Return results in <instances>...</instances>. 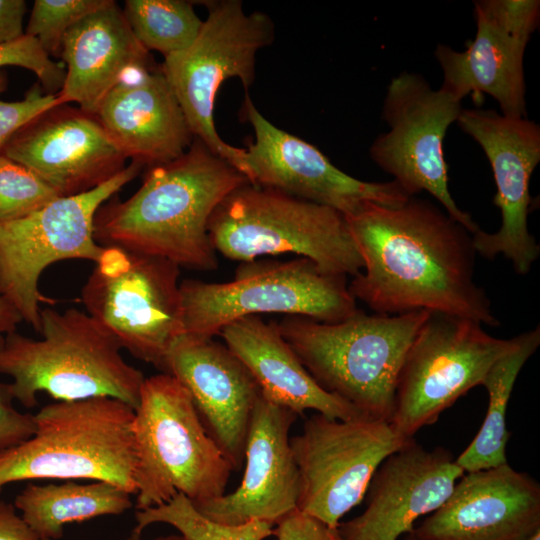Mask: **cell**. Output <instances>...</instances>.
I'll use <instances>...</instances> for the list:
<instances>
[{"label": "cell", "instance_id": "obj_38", "mask_svg": "<svg viewBox=\"0 0 540 540\" xmlns=\"http://www.w3.org/2000/svg\"><path fill=\"white\" fill-rule=\"evenodd\" d=\"M22 318L14 307L0 296V349L2 348L7 334L16 331L17 325Z\"/></svg>", "mask_w": 540, "mask_h": 540}, {"label": "cell", "instance_id": "obj_25", "mask_svg": "<svg viewBox=\"0 0 540 540\" xmlns=\"http://www.w3.org/2000/svg\"><path fill=\"white\" fill-rule=\"evenodd\" d=\"M219 335L250 371L261 395L270 402L297 415L315 410L338 420L367 416L313 379L276 322L266 323L259 316H246L224 326Z\"/></svg>", "mask_w": 540, "mask_h": 540}, {"label": "cell", "instance_id": "obj_12", "mask_svg": "<svg viewBox=\"0 0 540 540\" xmlns=\"http://www.w3.org/2000/svg\"><path fill=\"white\" fill-rule=\"evenodd\" d=\"M488 334L471 319L430 312L402 364L391 425L404 439L434 424L440 414L482 382L491 366L517 343Z\"/></svg>", "mask_w": 540, "mask_h": 540}, {"label": "cell", "instance_id": "obj_39", "mask_svg": "<svg viewBox=\"0 0 540 540\" xmlns=\"http://www.w3.org/2000/svg\"><path fill=\"white\" fill-rule=\"evenodd\" d=\"M127 540H141V538L138 539V538H133L129 536ZM151 540H187V539L180 533H177V534L161 535Z\"/></svg>", "mask_w": 540, "mask_h": 540}, {"label": "cell", "instance_id": "obj_14", "mask_svg": "<svg viewBox=\"0 0 540 540\" xmlns=\"http://www.w3.org/2000/svg\"><path fill=\"white\" fill-rule=\"evenodd\" d=\"M461 110V101L448 92L433 89L419 74L402 72L392 78L383 101L389 130L374 140L369 153L409 196L428 192L473 234L480 228L449 191L443 153L446 132Z\"/></svg>", "mask_w": 540, "mask_h": 540}, {"label": "cell", "instance_id": "obj_28", "mask_svg": "<svg viewBox=\"0 0 540 540\" xmlns=\"http://www.w3.org/2000/svg\"><path fill=\"white\" fill-rule=\"evenodd\" d=\"M123 13L141 45L164 57L187 49L203 25L184 0H126Z\"/></svg>", "mask_w": 540, "mask_h": 540}, {"label": "cell", "instance_id": "obj_18", "mask_svg": "<svg viewBox=\"0 0 540 540\" xmlns=\"http://www.w3.org/2000/svg\"><path fill=\"white\" fill-rule=\"evenodd\" d=\"M39 176L60 197L88 192L112 179L127 159L96 115L53 106L17 130L0 149Z\"/></svg>", "mask_w": 540, "mask_h": 540}, {"label": "cell", "instance_id": "obj_11", "mask_svg": "<svg viewBox=\"0 0 540 540\" xmlns=\"http://www.w3.org/2000/svg\"><path fill=\"white\" fill-rule=\"evenodd\" d=\"M180 267L107 247L81 290L86 312L134 357L162 369L184 335Z\"/></svg>", "mask_w": 540, "mask_h": 540}, {"label": "cell", "instance_id": "obj_32", "mask_svg": "<svg viewBox=\"0 0 540 540\" xmlns=\"http://www.w3.org/2000/svg\"><path fill=\"white\" fill-rule=\"evenodd\" d=\"M5 66H19L32 71L43 91L51 95L60 91L66 74L64 65L53 61L40 43L26 34L0 45V69Z\"/></svg>", "mask_w": 540, "mask_h": 540}, {"label": "cell", "instance_id": "obj_9", "mask_svg": "<svg viewBox=\"0 0 540 540\" xmlns=\"http://www.w3.org/2000/svg\"><path fill=\"white\" fill-rule=\"evenodd\" d=\"M205 5L208 16L195 41L187 49L164 57L160 69L194 138L245 176V149L224 142L215 128V99L229 78H238L245 91L252 85L257 52L272 43L274 25L263 12L246 14L239 0Z\"/></svg>", "mask_w": 540, "mask_h": 540}, {"label": "cell", "instance_id": "obj_19", "mask_svg": "<svg viewBox=\"0 0 540 540\" xmlns=\"http://www.w3.org/2000/svg\"><path fill=\"white\" fill-rule=\"evenodd\" d=\"M540 530V485L508 463L465 473L415 540H527Z\"/></svg>", "mask_w": 540, "mask_h": 540}, {"label": "cell", "instance_id": "obj_10", "mask_svg": "<svg viewBox=\"0 0 540 540\" xmlns=\"http://www.w3.org/2000/svg\"><path fill=\"white\" fill-rule=\"evenodd\" d=\"M142 168L131 162L112 179L88 192L58 197L27 216L0 223V296L37 333L41 304L54 303L39 290L42 273L63 260H101L107 247L94 238L95 214Z\"/></svg>", "mask_w": 540, "mask_h": 540}, {"label": "cell", "instance_id": "obj_42", "mask_svg": "<svg viewBox=\"0 0 540 540\" xmlns=\"http://www.w3.org/2000/svg\"><path fill=\"white\" fill-rule=\"evenodd\" d=\"M404 540H415L410 534H408Z\"/></svg>", "mask_w": 540, "mask_h": 540}, {"label": "cell", "instance_id": "obj_7", "mask_svg": "<svg viewBox=\"0 0 540 540\" xmlns=\"http://www.w3.org/2000/svg\"><path fill=\"white\" fill-rule=\"evenodd\" d=\"M208 234L216 252L241 263L292 253L312 260L324 271L346 277L363 268L342 213L249 182L216 207Z\"/></svg>", "mask_w": 540, "mask_h": 540}, {"label": "cell", "instance_id": "obj_36", "mask_svg": "<svg viewBox=\"0 0 540 540\" xmlns=\"http://www.w3.org/2000/svg\"><path fill=\"white\" fill-rule=\"evenodd\" d=\"M25 13L24 0H0V45L25 35L23 29Z\"/></svg>", "mask_w": 540, "mask_h": 540}, {"label": "cell", "instance_id": "obj_17", "mask_svg": "<svg viewBox=\"0 0 540 540\" xmlns=\"http://www.w3.org/2000/svg\"><path fill=\"white\" fill-rule=\"evenodd\" d=\"M241 111L255 135L245 149L250 184L328 206L344 216L368 203L395 207L411 197L393 180L367 182L338 169L317 147L268 121L248 94Z\"/></svg>", "mask_w": 540, "mask_h": 540}, {"label": "cell", "instance_id": "obj_33", "mask_svg": "<svg viewBox=\"0 0 540 540\" xmlns=\"http://www.w3.org/2000/svg\"><path fill=\"white\" fill-rule=\"evenodd\" d=\"M7 85V74L0 69V94ZM56 105H59L56 95L45 93L39 83L34 84L22 100L7 102L0 98V149L27 122Z\"/></svg>", "mask_w": 540, "mask_h": 540}, {"label": "cell", "instance_id": "obj_34", "mask_svg": "<svg viewBox=\"0 0 540 540\" xmlns=\"http://www.w3.org/2000/svg\"><path fill=\"white\" fill-rule=\"evenodd\" d=\"M10 384L0 382V453L29 439L35 431L34 414L14 407Z\"/></svg>", "mask_w": 540, "mask_h": 540}, {"label": "cell", "instance_id": "obj_40", "mask_svg": "<svg viewBox=\"0 0 540 540\" xmlns=\"http://www.w3.org/2000/svg\"><path fill=\"white\" fill-rule=\"evenodd\" d=\"M328 540H344L338 532V529H330Z\"/></svg>", "mask_w": 540, "mask_h": 540}, {"label": "cell", "instance_id": "obj_2", "mask_svg": "<svg viewBox=\"0 0 540 540\" xmlns=\"http://www.w3.org/2000/svg\"><path fill=\"white\" fill-rule=\"evenodd\" d=\"M247 179L200 139L166 164L151 167L128 199L115 196L94 217V238L104 247L166 259L179 267L218 266L209 220L220 202Z\"/></svg>", "mask_w": 540, "mask_h": 540}, {"label": "cell", "instance_id": "obj_6", "mask_svg": "<svg viewBox=\"0 0 540 540\" xmlns=\"http://www.w3.org/2000/svg\"><path fill=\"white\" fill-rule=\"evenodd\" d=\"M133 433L136 510L162 505L177 494L194 505L225 494L233 466L187 389L172 375L163 372L144 379Z\"/></svg>", "mask_w": 540, "mask_h": 540}, {"label": "cell", "instance_id": "obj_23", "mask_svg": "<svg viewBox=\"0 0 540 540\" xmlns=\"http://www.w3.org/2000/svg\"><path fill=\"white\" fill-rule=\"evenodd\" d=\"M96 116L124 157L142 167L177 159L194 139L169 83L153 66L131 69Z\"/></svg>", "mask_w": 540, "mask_h": 540}, {"label": "cell", "instance_id": "obj_31", "mask_svg": "<svg viewBox=\"0 0 540 540\" xmlns=\"http://www.w3.org/2000/svg\"><path fill=\"white\" fill-rule=\"evenodd\" d=\"M58 197L30 169L0 155V223L27 216Z\"/></svg>", "mask_w": 540, "mask_h": 540}, {"label": "cell", "instance_id": "obj_8", "mask_svg": "<svg viewBox=\"0 0 540 540\" xmlns=\"http://www.w3.org/2000/svg\"><path fill=\"white\" fill-rule=\"evenodd\" d=\"M180 292L184 334L199 338H213L246 316L280 313L335 323L358 310L347 277L305 257L242 262L229 282L186 279Z\"/></svg>", "mask_w": 540, "mask_h": 540}, {"label": "cell", "instance_id": "obj_35", "mask_svg": "<svg viewBox=\"0 0 540 540\" xmlns=\"http://www.w3.org/2000/svg\"><path fill=\"white\" fill-rule=\"evenodd\" d=\"M277 540H328L329 528L299 510H294L275 524Z\"/></svg>", "mask_w": 540, "mask_h": 540}, {"label": "cell", "instance_id": "obj_24", "mask_svg": "<svg viewBox=\"0 0 540 540\" xmlns=\"http://www.w3.org/2000/svg\"><path fill=\"white\" fill-rule=\"evenodd\" d=\"M66 74L58 104L75 102L96 115L117 83L133 68L153 66V59L132 32L123 10L110 0L70 28L61 56Z\"/></svg>", "mask_w": 540, "mask_h": 540}, {"label": "cell", "instance_id": "obj_5", "mask_svg": "<svg viewBox=\"0 0 540 540\" xmlns=\"http://www.w3.org/2000/svg\"><path fill=\"white\" fill-rule=\"evenodd\" d=\"M135 410L110 397L56 401L34 414V434L0 453V494L11 483L111 482L137 492Z\"/></svg>", "mask_w": 540, "mask_h": 540}, {"label": "cell", "instance_id": "obj_27", "mask_svg": "<svg viewBox=\"0 0 540 540\" xmlns=\"http://www.w3.org/2000/svg\"><path fill=\"white\" fill-rule=\"evenodd\" d=\"M516 345L500 357L487 372L482 386L488 393V409L479 432L455 459L465 472H475L508 463L506 410L516 379L540 345V327L517 335Z\"/></svg>", "mask_w": 540, "mask_h": 540}, {"label": "cell", "instance_id": "obj_29", "mask_svg": "<svg viewBox=\"0 0 540 540\" xmlns=\"http://www.w3.org/2000/svg\"><path fill=\"white\" fill-rule=\"evenodd\" d=\"M136 526L131 537L141 538L145 528L163 523L174 527L187 540H265L273 535L274 525L266 521H250L226 525L201 514L184 495L177 494L167 503L136 510Z\"/></svg>", "mask_w": 540, "mask_h": 540}, {"label": "cell", "instance_id": "obj_3", "mask_svg": "<svg viewBox=\"0 0 540 540\" xmlns=\"http://www.w3.org/2000/svg\"><path fill=\"white\" fill-rule=\"evenodd\" d=\"M38 333L33 339L13 331L0 349V373L12 378L14 400L31 409L39 393L56 401L110 397L136 409L143 373L86 311L42 308Z\"/></svg>", "mask_w": 540, "mask_h": 540}, {"label": "cell", "instance_id": "obj_15", "mask_svg": "<svg viewBox=\"0 0 540 540\" xmlns=\"http://www.w3.org/2000/svg\"><path fill=\"white\" fill-rule=\"evenodd\" d=\"M484 151L496 184L494 204L501 213L498 231L472 234L476 253L487 259L502 254L515 272L526 275L540 255L529 232L530 180L540 161V126L527 117L512 118L493 110L463 109L457 121Z\"/></svg>", "mask_w": 540, "mask_h": 540}, {"label": "cell", "instance_id": "obj_30", "mask_svg": "<svg viewBox=\"0 0 540 540\" xmlns=\"http://www.w3.org/2000/svg\"><path fill=\"white\" fill-rule=\"evenodd\" d=\"M110 0H36L25 34L35 38L51 57H60L65 35L81 19Z\"/></svg>", "mask_w": 540, "mask_h": 540}, {"label": "cell", "instance_id": "obj_20", "mask_svg": "<svg viewBox=\"0 0 540 540\" xmlns=\"http://www.w3.org/2000/svg\"><path fill=\"white\" fill-rule=\"evenodd\" d=\"M293 411L261 394L245 445V470L231 493L194 505L205 517L226 525L266 521L275 525L297 509L299 471L290 445Z\"/></svg>", "mask_w": 540, "mask_h": 540}, {"label": "cell", "instance_id": "obj_22", "mask_svg": "<svg viewBox=\"0 0 540 540\" xmlns=\"http://www.w3.org/2000/svg\"><path fill=\"white\" fill-rule=\"evenodd\" d=\"M464 474L450 451L427 450L411 439L382 462L366 509L340 523L338 532L344 540H397L419 517L441 507Z\"/></svg>", "mask_w": 540, "mask_h": 540}, {"label": "cell", "instance_id": "obj_26", "mask_svg": "<svg viewBox=\"0 0 540 540\" xmlns=\"http://www.w3.org/2000/svg\"><path fill=\"white\" fill-rule=\"evenodd\" d=\"M131 496L107 481L29 483L16 495L14 505L40 540H57L66 524L126 512L133 506Z\"/></svg>", "mask_w": 540, "mask_h": 540}, {"label": "cell", "instance_id": "obj_16", "mask_svg": "<svg viewBox=\"0 0 540 540\" xmlns=\"http://www.w3.org/2000/svg\"><path fill=\"white\" fill-rule=\"evenodd\" d=\"M476 34L463 51L438 44L434 55L443 71L440 87L456 99L482 94L497 101L501 113L526 117L523 59L538 28V0L474 1Z\"/></svg>", "mask_w": 540, "mask_h": 540}, {"label": "cell", "instance_id": "obj_21", "mask_svg": "<svg viewBox=\"0 0 540 540\" xmlns=\"http://www.w3.org/2000/svg\"><path fill=\"white\" fill-rule=\"evenodd\" d=\"M161 370L187 389L206 429L233 469H239L261 394L247 367L225 344L184 334L170 348Z\"/></svg>", "mask_w": 540, "mask_h": 540}, {"label": "cell", "instance_id": "obj_37", "mask_svg": "<svg viewBox=\"0 0 540 540\" xmlns=\"http://www.w3.org/2000/svg\"><path fill=\"white\" fill-rule=\"evenodd\" d=\"M0 540H40L17 513L14 503L0 500Z\"/></svg>", "mask_w": 540, "mask_h": 540}, {"label": "cell", "instance_id": "obj_13", "mask_svg": "<svg viewBox=\"0 0 540 540\" xmlns=\"http://www.w3.org/2000/svg\"><path fill=\"white\" fill-rule=\"evenodd\" d=\"M409 440L381 419L313 415L290 438L300 479L297 510L337 529L362 501L382 462Z\"/></svg>", "mask_w": 540, "mask_h": 540}, {"label": "cell", "instance_id": "obj_4", "mask_svg": "<svg viewBox=\"0 0 540 540\" xmlns=\"http://www.w3.org/2000/svg\"><path fill=\"white\" fill-rule=\"evenodd\" d=\"M430 312L368 315L335 323L285 316L276 325L313 379L365 415L390 422L398 376Z\"/></svg>", "mask_w": 540, "mask_h": 540}, {"label": "cell", "instance_id": "obj_1", "mask_svg": "<svg viewBox=\"0 0 540 540\" xmlns=\"http://www.w3.org/2000/svg\"><path fill=\"white\" fill-rule=\"evenodd\" d=\"M363 261L349 291L378 314L428 311L498 327L474 280L472 233L428 200L368 203L345 216Z\"/></svg>", "mask_w": 540, "mask_h": 540}, {"label": "cell", "instance_id": "obj_41", "mask_svg": "<svg viewBox=\"0 0 540 540\" xmlns=\"http://www.w3.org/2000/svg\"><path fill=\"white\" fill-rule=\"evenodd\" d=\"M527 540H540V530L537 531L535 534H533L529 539Z\"/></svg>", "mask_w": 540, "mask_h": 540}]
</instances>
